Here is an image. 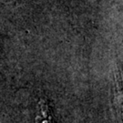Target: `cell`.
<instances>
[{"label": "cell", "instance_id": "1", "mask_svg": "<svg viewBox=\"0 0 123 123\" xmlns=\"http://www.w3.org/2000/svg\"><path fill=\"white\" fill-rule=\"evenodd\" d=\"M37 115L36 118V123H55L52 111L47 100L41 99L38 102Z\"/></svg>", "mask_w": 123, "mask_h": 123}]
</instances>
